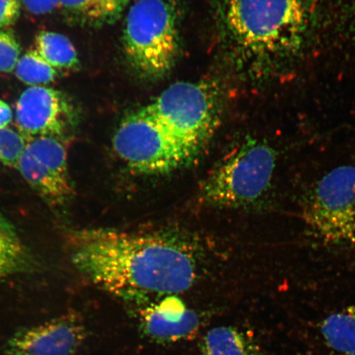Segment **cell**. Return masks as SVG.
Masks as SVG:
<instances>
[{"mask_svg":"<svg viewBox=\"0 0 355 355\" xmlns=\"http://www.w3.org/2000/svg\"><path fill=\"white\" fill-rule=\"evenodd\" d=\"M69 244L75 268L124 300L175 295L198 277L193 251L165 235L86 229L71 234Z\"/></svg>","mask_w":355,"mask_h":355,"instance_id":"cell-1","label":"cell"},{"mask_svg":"<svg viewBox=\"0 0 355 355\" xmlns=\"http://www.w3.org/2000/svg\"><path fill=\"white\" fill-rule=\"evenodd\" d=\"M230 40L248 62L286 63L299 54L309 33L307 0H220Z\"/></svg>","mask_w":355,"mask_h":355,"instance_id":"cell-2","label":"cell"},{"mask_svg":"<svg viewBox=\"0 0 355 355\" xmlns=\"http://www.w3.org/2000/svg\"><path fill=\"white\" fill-rule=\"evenodd\" d=\"M172 0H136L128 10L123 48L128 63L146 78H159L179 52L177 12Z\"/></svg>","mask_w":355,"mask_h":355,"instance_id":"cell-3","label":"cell"},{"mask_svg":"<svg viewBox=\"0 0 355 355\" xmlns=\"http://www.w3.org/2000/svg\"><path fill=\"white\" fill-rule=\"evenodd\" d=\"M276 165L277 155L272 146L248 139L207 178L201 198L214 207L250 206L268 192Z\"/></svg>","mask_w":355,"mask_h":355,"instance_id":"cell-4","label":"cell"},{"mask_svg":"<svg viewBox=\"0 0 355 355\" xmlns=\"http://www.w3.org/2000/svg\"><path fill=\"white\" fill-rule=\"evenodd\" d=\"M309 234L323 245L355 247V166L326 173L309 190L303 207Z\"/></svg>","mask_w":355,"mask_h":355,"instance_id":"cell-5","label":"cell"},{"mask_svg":"<svg viewBox=\"0 0 355 355\" xmlns=\"http://www.w3.org/2000/svg\"><path fill=\"white\" fill-rule=\"evenodd\" d=\"M139 110L194 155L214 128L217 99L206 83L180 82Z\"/></svg>","mask_w":355,"mask_h":355,"instance_id":"cell-6","label":"cell"},{"mask_svg":"<svg viewBox=\"0 0 355 355\" xmlns=\"http://www.w3.org/2000/svg\"><path fill=\"white\" fill-rule=\"evenodd\" d=\"M113 148L128 167L144 175L175 171L193 157L161 124L140 110L119 124Z\"/></svg>","mask_w":355,"mask_h":355,"instance_id":"cell-7","label":"cell"},{"mask_svg":"<svg viewBox=\"0 0 355 355\" xmlns=\"http://www.w3.org/2000/svg\"><path fill=\"white\" fill-rule=\"evenodd\" d=\"M16 168L47 202L63 204L72 198L64 139L46 136L28 140Z\"/></svg>","mask_w":355,"mask_h":355,"instance_id":"cell-8","label":"cell"},{"mask_svg":"<svg viewBox=\"0 0 355 355\" xmlns=\"http://www.w3.org/2000/svg\"><path fill=\"white\" fill-rule=\"evenodd\" d=\"M78 119L73 101L55 89L31 87L17 101V127L26 140L46 136L64 139Z\"/></svg>","mask_w":355,"mask_h":355,"instance_id":"cell-9","label":"cell"},{"mask_svg":"<svg viewBox=\"0 0 355 355\" xmlns=\"http://www.w3.org/2000/svg\"><path fill=\"white\" fill-rule=\"evenodd\" d=\"M85 338V327L78 318H58L17 331L3 355H75Z\"/></svg>","mask_w":355,"mask_h":355,"instance_id":"cell-10","label":"cell"},{"mask_svg":"<svg viewBox=\"0 0 355 355\" xmlns=\"http://www.w3.org/2000/svg\"><path fill=\"white\" fill-rule=\"evenodd\" d=\"M199 325L198 314L186 307L176 295L166 297L141 314V327L145 334L158 343L189 339L196 334Z\"/></svg>","mask_w":355,"mask_h":355,"instance_id":"cell-11","label":"cell"},{"mask_svg":"<svg viewBox=\"0 0 355 355\" xmlns=\"http://www.w3.org/2000/svg\"><path fill=\"white\" fill-rule=\"evenodd\" d=\"M130 0H58V7L86 24L101 25L116 20Z\"/></svg>","mask_w":355,"mask_h":355,"instance_id":"cell-12","label":"cell"},{"mask_svg":"<svg viewBox=\"0 0 355 355\" xmlns=\"http://www.w3.org/2000/svg\"><path fill=\"white\" fill-rule=\"evenodd\" d=\"M321 332L329 347L345 355H355V305L324 319Z\"/></svg>","mask_w":355,"mask_h":355,"instance_id":"cell-13","label":"cell"},{"mask_svg":"<svg viewBox=\"0 0 355 355\" xmlns=\"http://www.w3.org/2000/svg\"><path fill=\"white\" fill-rule=\"evenodd\" d=\"M201 349L203 355H257L250 337L233 327L213 328L204 336Z\"/></svg>","mask_w":355,"mask_h":355,"instance_id":"cell-14","label":"cell"},{"mask_svg":"<svg viewBox=\"0 0 355 355\" xmlns=\"http://www.w3.org/2000/svg\"><path fill=\"white\" fill-rule=\"evenodd\" d=\"M35 50L55 69H74L79 65L76 49L68 37L60 33H38L35 39Z\"/></svg>","mask_w":355,"mask_h":355,"instance_id":"cell-15","label":"cell"},{"mask_svg":"<svg viewBox=\"0 0 355 355\" xmlns=\"http://www.w3.org/2000/svg\"><path fill=\"white\" fill-rule=\"evenodd\" d=\"M26 259V248L15 226L0 213V279L19 272Z\"/></svg>","mask_w":355,"mask_h":355,"instance_id":"cell-16","label":"cell"},{"mask_svg":"<svg viewBox=\"0 0 355 355\" xmlns=\"http://www.w3.org/2000/svg\"><path fill=\"white\" fill-rule=\"evenodd\" d=\"M15 72L22 83L33 87H42L54 82L57 69L49 64L35 49L19 58Z\"/></svg>","mask_w":355,"mask_h":355,"instance_id":"cell-17","label":"cell"},{"mask_svg":"<svg viewBox=\"0 0 355 355\" xmlns=\"http://www.w3.org/2000/svg\"><path fill=\"white\" fill-rule=\"evenodd\" d=\"M28 140L20 132L0 130V165L16 168Z\"/></svg>","mask_w":355,"mask_h":355,"instance_id":"cell-18","label":"cell"},{"mask_svg":"<svg viewBox=\"0 0 355 355\" xmlns=\"http://www.w3.org/2000/svg\"><path fill=\"white\" fill-rule=\"evenodd\" d=\"M21 47L11 31L0 30V72L10 73L19 60Z\"/></svg>","mask_w":355,"mask_h":355,"instance_id":"cell-19","label":"cell"},{"mask_svg":"<svg viewBox=\"0 0 355 355\" xmlns=\"http://www.w3.org/2000/svg\"><path fill=\"white\" fill-rule=\"evenodd\" d=\"M21 0H0V29L15 24L20 16Z\"/></svg>","mask_w":355,"mask_h":355,"instance_id":"cell-20","label":"cell"},{"mask_svg":"<svg viewBox=\"0 0 355 355\" xmlns=\"http://www.w3.org/2000/svg\"><path fill=\"white\" fill-rule=\"evenodd\" d=\"M21 4L33 15H46L58 7V0H21Z\"/></svg>","mask_w":355,"mask_h":355,"instance_id":"cell-21","label":"cell"},{"mask_svg":"<svg viewBox=\"0 0 355 355\" xmlns=\"http://www.w3.org/2000/svg\"><path fill=\"white\" fill-rule=\"evenodd\" d=\"M12 119L10 106L6 102L0 100V130L7 128Z\"/></svg>","mask_w":355,"mask_h":355,"instance_id":"cell-22","label":"cell"},{"mask_svg":"<svg viewBox=\"0 0 355 355\" xmlns=\"http://www.w3.org/2000/svg\"><path fill=\"white\" fill-rule=\"evenodd\" d=\"M354 1H355V0H354Z\"/></svg>","mask_w":355,"mask_h":355,"instance_id":"cell-23","label":"cell"}]
</instances>
